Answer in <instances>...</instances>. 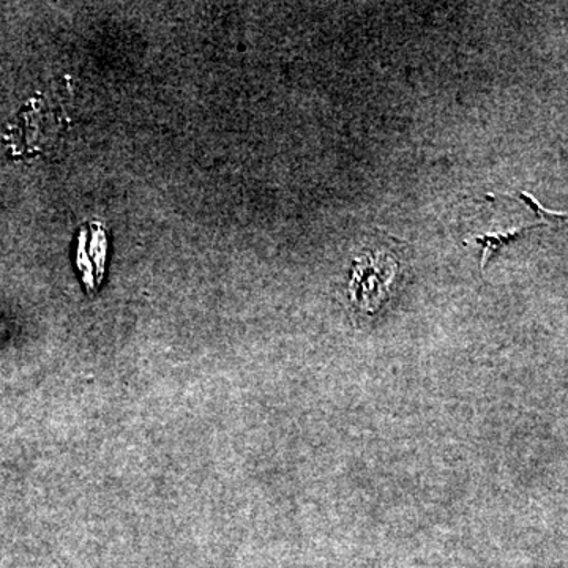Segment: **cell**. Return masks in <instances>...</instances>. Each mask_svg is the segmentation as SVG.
<instances>
[{
	"label": "cell",
	"mask_w": 568,
	"mask_h": 568,
	"mask_svg": "<svg viewBox=\"0 0 568 568\" xmlns=\"http://www.w3.org/2000/svg\"><path fill=\"white\" fill-rule=\"evenodd\" d=\"M544 226H547V224L540 222L536 224H528V226L515 227V230L500 231V233L476 235V237L473 239V242H476L477 245H480L481 248H484V254H481V268H485L488 261L491 260L500 248L519 241V239H521L526 233H529V231Z\"/></svg>",
	"instance_id": "cell-1"
},
{
	"label": "cell",
	"mask_w": 568,
	"mask_h": 568,
	"mask_svg": "<svg viewBox=\"0 0 568 568\" xmlns=\"http://www.w3.org/2000/svg\"><path fill=\"white\" fill-rule=\"evenodd\" d=\"M518 200L523 201L530 211L536 213L538 219L544 220L545 224L551 223H567L568 222V213H560V212H551L547 211V209L541 207L540 203L536 200V197L532 196V194L526 193V192H518L517 193Z\"/></svg>",
	"instance_id": "cell-2"
}]
</instances>
